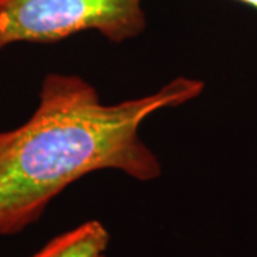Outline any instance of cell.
Segmentation results:
<instances>
[{
    "label": "cell",
    "mask_w": 257,
    "mask_h": 257,
    "mask_svg": "<svg viewBox=\"0 0 257 257\" xmlns=\"http://www.w3.org/2000/svg\"><path fill=\"white\" fill-rule=\"evenodd\" d=\"M203 89L202 80L180 76L155 93L107 104L80 76L47 74L33 114L0 132V236L36 223L64 189L93 172L117 170L140 182L160 177V162L140 138V126Z\"/></svg>",
    "instance_id": "6da1fadb"
},
{
    "label": "cell",
    "mask_w": 257,
    "mask_h": 257,
    "mask_svg": "<svg viewBox=\"0 0 257 257\" xmlns=\"http://www.w3.org/2000/svg\"><path fill=\"white\" fill-rule=\"evenodd\" d=\"M143 0H0V50L16 43H56L96 30L113 43L146 29Z\"/></svg>",
    "instance_id": "7a4b0ae2"
},
{
    "label": "cell",
    "mask_w": 257,
    "mask_h": 257,
    "mask_svg": "<svg viewBox=\"0 0 257 257\" xmlns=\"http://www.w3.org/2000/svg\"><path fill=\"white\" fill-rule=\"evenodd\" d=\"M109 241L104 224L89 220L53 237L30 257H100L106 254Z\"/></svg>",
    "instance_id": "3957f363"
},
{
    "label": "cell",
    "mask_w": 257,
    "mask_h": 257,
    "mask_svg": "<svg viewBox=\"0 0 257 257\" xmlns=\"http://www.w3.org/2000/svg\"><path fill=\"white\" fill-rule=\"evenodd\" d=\"M237 2L246 3V5H248V6H251V8L257 9V0H237Z\"/></svg>",
    "instance_id": "277c9868"
},
{
    "label": "cell",
    "mask_w": 257,
    "mask_h": 257,
    "mask_svg": "<svg viewBox=\"0 0 257 257\" xmlns=\"http://www.w3.org/2000/svg\"><path fill=\"white\" fill-rule=\"evenodd\" d=\"M100 257H106V254H104V256H100Z\"/></svg>",
    "instance_id": "5b68a950"
}]
</instances>
